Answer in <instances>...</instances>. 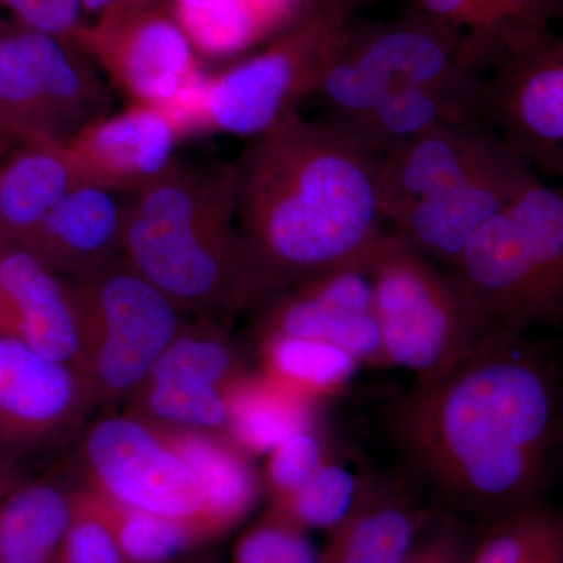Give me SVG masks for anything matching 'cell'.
<instances>
[{
	"label": "cell",
	"mask_w": 563,
	"mask_h": 563,
	"mask_svg": "<svg viewBox=\"0 0 563 563\" xmlns=\"http://www.w3.org/2000/svg\"><path fill=\"white\" fill-rule=\"evenodd\" d=\"M79 487L46 477L7 492L0 498V563H57Z\"/></svg>",
	"instance_id": "cb8c5ba5"
},
{
	"label": "cell",
	"mask_w": 563,
	"mask_h": 563,
	"mask_svg": "<svg viewBox=\"0 0 563 563\" xmlns=\"http://www.w3.org/2000/svg\"><path fill=\"white\" fill-rule=\"evenodd\" d=\"M331 461L328 443L313 426L285 440L268 454L266 463L263 485L272 503L298 490Z\"/></svg>",
	"instance_id": "d6a6232c"
},
{
	"label": "cell",
	"mask_w": 563,
	"mask_h": 563,
	"mask_svg": "<svg viewBox=\"0 0 563 563\" xmlns=\"http://www.w3.org/2000/svg\"><path fill=\"white\" fill-rule=\"evenodd\" d=\"M363 477L342 463L328 462L298 490L272 503L269 514L302 529L336 528L357 501Z\"/></svg>",
	"instance_id": "1f68e13d"
},
{
	"label": "cell",
	"mask_w": 563,
	"mask_h": 563,
	"mask_svg": "<svg viewBox=\"0 0 563 563\" xmlns=\"http://www.w3.org/2000/svg\"><path fill=\"white\" fill-rule=\"evenodd\" d=\"M81 485L111 503L203 528L198 477L161 429L132 413L109 415L84 428L77 448Z\"/></svg>",
	"instance_id": "30bf717a"
},
{
	"label": "cell",
	"mask_w": 563,
	"mask_h": 563,
	"mask_svg": "<svg viewBox=\"0 0 563 563\" xmlns=\"http://www.w3.org/2000/svg\"><path fill=\"white\" fill-rule=\"evenodd\" d=\"M479 79L484 124L540 177L563 181V32L507 52Z\"/></svg>",
	"instance_id": "8fae6325"
},
{
	"label": "cell",
	"mask_w": 563,
	"mask_h": 563,
	"mask_svg": "<svg viewBox=\"0 0 563 563\" xmlns=\"http://www.w3.org/2000/svg\"><path fill=\"white\" fill-rule=\"evenodd\" d=\"M121 255L184 314L220 321L257 303L236 233L231 163L176 162L133 195Z\"/></svg>",
	"instance_id": "3957f363"
},
{
	"label": "cell",
	"mask_w": 563,
	"mask_h": 563,
	"mask_svg": "<svg viewBox=\"0 0 563 563\" xmlns=\"http://www.w3.org/2000/svg\"><path fill=\"white\" fill-rule=\"evenodd\" d=\"M380 157L331 122L292 113L252 136L235 168V224L257 303L373 257L387 229Z\"/></svg>",
	"instance_id": "7a4b0ae2"
},
{
	"label": "cell",
	"mask_w": 563,
	"mask_h": 563,
	"mask_svg": "<svg viewBox=\"0 0 563 563\" xmlns=\"http://www.w3.org/2000/svg\"><path fill=\"white\" fill-rule=\"evenodd\" d=\"M91 493L98 498L125 563H172L207 540L187 521L131 509Z\"/></svg>",
	"instance_id": "f546056e"
},
{
	"label": "cell",
	"mask_w": 563,
	"mask_h": 563,
	"mask_svg": "<svg viewBox=\"0 0 563 563\" xmlns=\"http://www.w3.org/2000/svg\"><path fill=\"white\" fill-rule=\"evenodd\" d=\"M57 563H125L98 498L81 484Z\"/></svg>",
	"instance_id": "e575fe53"
},
{
	"label": "cell",
	"mask_w": 563,
	"mask_h": 563,
	"mask_svg": "<svg viewBox=\"0 0 563 563\" xmlns=\"http://www.w3.org/2000/svg\"><path fill=\"white\" fill-rule=\"evenodd\" d=\"M96 406L128 399L185 325V314L122 255L66 277Z\"/></svg>",
	"instance_id": "8992f818"
},
{
	"label": "cell",
	"mask_w": 563,
	"mask_h": 563,
	"mask_svg": "<svg viewBox=\"0 0 563 563\" xmlns=\"http://www.w3.org/2000/svg\"><path fill=\"white\" fill-rule=\"evenodd\" d=\"M92 185L70 188L24 243L63 277L99 268L121 255L129 201Z\"/></svg>",
	"instance_id": "d6986e66"
},
{
	"label": "cell",
	"mask_w": 563,
	"mask_h": 563,
	"mask_svg": "<svg viewBox=\"0 0 563 563\" xmlns=\"http://www.w3.org/2000/svg\"><path fill=\"white\" fill-rule=\"evenodd\" d=\"M484 0H417L418 13L448 22L459 29L476 27Z\"/></svg>",
	"instance_id": "74e56055"
},
{
	"label": "cell",
	"mask_w": 563,
	"mask_h": 563,
	"mask_svg": "<svg viewBox=\"0 0 563 563\" xmlns=\"http://www.w3.org/2000/svg\"><path fill=\"white\" fill-rule=\"evenodd\" d=\"M174 7L181 9H198V7L207 5L211 0H173Z\"/></svg>",
	"instance_id": "ab89813d"
},
{
	"label": "cell",
	"mask_w": 563,
	"mask_h": 563,
	"mask_svg": "<svg viewBox=\"0 0 563 563\" xmlns=\"http://www.w3.org/2000/svg\"><path fill=\"white\" fill-rule=\"evenodd\" d=\"M388 426L410 476L479 523L540 501L562 470L563 355L533 332H485L415 380Z\"/></svg>",
	"instance_id": "6da1fadb"
},
{
	"label": "cell",
	"mask_w": 563,
	"mask_h": 563,
	"mask_svg": "<svg viewBox=\"0 0 563 563\" xmlns=\"http://www.w3.org/2000/svg\"><path fill=\"white\" fill-rule=\"evenodd\" d=\"M462 29L415 11L404 20L344 29L317 98L331 124L346 128L399 92L472 76L462 65Z\"/></svg>",
	"instance_id": "52a82bcc"
},
{
	"label": "cell",
	"mask_w": 563,
	"mask_h": 563,
	"mask_svg": "<svg viewBox=\"0 0 563 563\" xmlns=\"http://www.w3.org/2000/svg\"><path fill=\"white\" fill-rule=\"evenodd\" d=\"M158 429L198 477L206 501L203 528L209 539L231 531L251 512L261 490L250 454L225 433Z\"/></svg>",
	"instance_id": "603a6c76"
},
{
	"label": "cell",
	"mask_w": 563,
	"mask_h": 563,
	"mask_svg": "<svg viewBox=\"0 0 563 563\" xmlns=\"http://www.w3.org/2000/svg\"><path fill=\"white\" fill-rule=\"evenodd\" d=\"M510 151L484 122L440 125L410 140L380 157L377 195L385 222L391 225L417 203L451 190Z\"/></svg>",
	"instance_id": "2e32d148"
},
{
	"label": "cell",
	"mask_w": 563,
	"mask_h": 563,
	"mask_svg": "<svg viewBox=\"0 0 563 563\" xmlns=\"http://www.w3.org/2000/svg\"><path fill=\"white\" fill-rule=\"evenodd\" d=\"M129 413L168 429L228 433V391L191 380H143L129 396Z\"/></svg>",
	"instance_id": "f1b7e54d"
},
{
	"label": "cell",
	"mask_w": 563,
	"mask_h": 563,
	"mask_svg": "<svg viewBox=\"0 0 563 563\" xmlns=\"http://www.w3.org/2000/svg\"><path fill=\"white\" fill-rule=\"evenodd\" d=\"M177 141L161 110L133 103L124 113L85 125L66 146L80 184L136 195L176 163Z\"/></svg>",
	"instance_id": "e0dca14e"
},
{
	"label": "cell",
	"mask_w": 563,
	"mask_h": 563,
	"mask_svg": "<svg viewBox=\"0 0 563 563\" xmlns=\"http://www.w3.org/2000/svg\"><path fill=\"white\" fill-rule=\"evenodd\" d=\"M450 273L485 332H563V181L532 185L476 232Z\"/></svg>",
	"instance_id": "277c9868"
},
{
	"label": "cell",
	"mask_w": 563,
	"mask_h": 563,
	"mask_svg": "<svg viewBox=\"0 0 563 563\" xmlns=\"http://www.w3.org/2000/svg\"><path fill=\"white\" fill-rule=\"evenodd\" d=\"M0 332L80 368L79 322L68 280L22 246H0Z\"/></svg>",
	"instance_id": "ac0fdd59"
},
{
	"label": "cell",
	"mask_w": 563,
	"mask_h": 563,
	"mask_svg": "<svg viewBox=\"0 0 563 563\" xmlns=\"http://www.w3.org/2000/svg\"><path fill=\"white\" fill-rule=\"evenodd\" d=\"M66 144H22L0 165V246H24L58 201L79 185Z\"/></svg>",
	"instance_id": "7402d4cb"
},
{
	"label": "cell",
	"mask_w": 563,
	"mask_h": 563,
	"mask_svg": "<svg viewBox=\"0 0 563 563\" xmlns=\"http://www.w3.org/2000/svg\"><path fill=\"white\" fill-rule=\"evenodd\" d=\"M561 474H563V459H562V470H561Z\"/></svg>",
	"instance_id": "60d3db41"
},
{
	"label": "cell",
	"mask_w": 563,
	"mask_h": 563,
	"mask_svg": "<svg viewBox=\"0 0 563 563\" xmlns=\"http://www.w3.org/2000/svg\"><path fill=\"white\" fill-rule=\"evenodd\" d=\"M374 312L385 366L431 379L483 339V322L453 274L387 229L372 263Z\"/></svg>",
	"instance_id": "5b68a950"
},
{
	"label": "cell",
	"mask_w": 563,
	"mask_h": 563,
	"mask_svg": "<svg viewBox=\"0 0 563 563\" xmlns=\"http://www.w3.org/2000/svg\"><path fill=\"white\" fill-rule=\"evenodd\" d=\"M0 32H2V29H0Z\"/></svg>",
	"instance_id": "b9f144b4"
},
{
	"label": "cell",
	"mask_w": 563,
	"mask_h": 563,
	"mask_svg": "<svg viewBox=\"0 0 563 563\" xmlns=\"http://www.w3.org/2000/svg\"><path fill=\"white\" fill-rule=\"evenodd\" d=\"M132 2H139V0H80L81 10L99 14V16L106 13V11L128 5V3Z\"/></svg>",
	"instance_id": "f35d334b"
},
{
	"label": "cell",
	"mask_w": 563,
	"mask_h": 563,
	"mask_svg": "<svg viewBox=\"0 0 563 563\" xmlns=\"http://www.w3.org/2000/svg\"><path fill=\"white\" fill-rule=\"evenodd\" d=\"M429 520L406 484L363 477L357 501L332 529L320 563H404Z\"/></svg>",
	"instance_id": "ffe728a7"
},
{
	"label": "cell",
	"mask_w": 563,
	"mask_h": 563,
	"mask_svg": "<svg viewBox=\"0 0 563 563\" xmlns=\"http://www.w3.org/2000/svg\"><path fill=\"white\" fill-rule=\"evenodd\" d=\"M109 106L106 85L69 41L21 24L0 32V150L68 144Z\"/></svg>",
	"instance_id": "ba28073f"
},
{
	"label": "cell",
	"mask_w": 563,
	"mask_h": 563,
	"mask_svg": "<svg viewBox=\"0 0 563 563\" xmlns=\"http://www.w3.org/2000/svg\"><path fill=\"white\" fill-rule=\"evenodd\" d=\"M95 407L79 369L0 332V450L10 454L69 439Z\"/></svg>",
	"instance_id": "4fadbf2b"
},
{
	"label": "cell",
	"mask_w": 563,
	"mask_h": 563,
	"mask_svg": "<svg viewBox=\"0 0 563 563\" xmlns=\"http://www.w3.org/2000/svg\"><path fill=\"white\" fill-rule=\"evenodd\" d=\"M470 563H563V506L544 498L483 521Z\"/></svg>",
	"instance_id": "484cf974"
},
{
	"label": "cell",
	"mask_w": 563,
	"mask_h": 563,
	"mask_svg": "<svg viewBox=\"0 0 563 563\" xmlns=\"http://www.w3.org/2000/svg\"><path fill=\"white\" fill-rule=\"evenodd\" d=\"M173 14L191 46L213 57L247 49L277 29L250 0H211L198 9L173 7Z\"/></svg>",
	"instance_id": "4dcf8cb0"
},
{
	"label": "cell",
	"mask_w": 563,
	"mask_h": 563,
	"mask_svg": "<svg viewBox=\"0 0 563 563\" xmlns=\"http://www.w3.org/2000/svg\"><path fill=\"white\" fill-rule=\"evenodd\" d=\"M369 263L372 258L263 299L258 303L257 339L282 335L318 340L350 352L361 365L383 368Z\"/></svg>",
	"instance_id": "5bb4252c"
},
{
	"label": "cell",
	"mask_w": 563,
	"mask_h": 563,
	"mask_svg": "<svg viewBox=\"0 0 563 563\" xmlns=\"http://www.w3.org/2000/svg\"><path fill=\"white\" fill-rule=\"evenodd\" d=\"M320 558L306 529L268 512L243 533L232 563H320Z\"/></svg>",
	"instance_id": "836d02e7"
},
{
	"label": "cell",
	"mask_w": 563,
	"mask_h": 563,
	"mask_svg": "<svg viewBox=\"0 0 563 563\" xmlns=\"http://www.w3.org/2000/svg\"><path fill=\"white\" fill-rule=\"evenodd\" d=\"M346 11L340 0H329L262 54L210 77L211 129L252 139L298 113L303 99L317 96L346 29Z\"/></svg>",
	"instance_id": "9c48e42d"
},
{
	"label": "cell",
	"mask_w": 563,
	"mask_h": 563,
	"mask_svg": "<svg viewBox=\"0 0 563 563\" xmlns=\"http://www.w3.org/2000/svg\"><path fill=\"white\" fill-rule=\"evenodd\" d=\"M257 343L263 376L312 404L339 393L361 365L350 352L318 340L272 335Z\"/></svg>",
	"instance_id": "4316f807"
},
{
	"label": "cell",
	"mask_w": 563,
	"mask_h": 563,
	"mask_svg": "<svg viewBox=\"0 0 563 563\" xmlns=\"http://www.w3.org/2000/svg\"><path fill=\"white\" fill-rule=\"evenodd\" d=\"M21 25L69 41L80 29V0H0Z\"/></svg>",
	"instance_id": "8d00e7d4"
},
{
	"label": "cell",
	"mask_w": 563,
	"mask_h": 563,
	"mask_svg": "<svg viewBox=\"0 0 563 563\" xmlns=\"http://www.w3.org/2000/svg\"><path fill=\"white\" fill-rule=\"evenodd\" d=\"M74 41L91 52L133 103L161 109L201 73L190 40L158 0L106 11Z\"/></svg>",
	"instance_id": "7c38bea8"
},
{
	"label": "cell",
	"mask_w": 563,
	"mask_h": 563,
	"mask_svg": "<svg viewBox=\"0 0 563 563\" xmlns=\"http://www.w3.org/2000/svg\"><path fill=\"white\" fill-rule=\"evenodd\" d=\"M461 122H484L481 79L474 74L442 87L399 92L362 120L340 129L384 157L422 133Z\"/></svg>",
	"instance_id": "44dd1931"
},
{
	"label": "cell",
	"mask_w": 563,
	"mask_h": 563,
	"mask_svg": "<svg viewBox=\"0 0 563 563\" xmlns=\"http://www.w3.org/2000/svg\"><path fill=\"white\" fill-rule=\"evenodd\" d=\"M472 542L461 521L431 517L404 563H470Z\"/></svg>",
	"instance_id": "d590c367"
},
{
	"label": "cell",
	"mask_w": 563,
	"mask_h": 563,
	"mask_svg": "<svg viewBox=\"0 0 563 563\" xmlns=\"http://www.w3.org/2000/svg\"><path fill=\"white\" fill-rule=\"evenodd\" d=\"M250 374L243 352L220 322L199 318L188 324L152 366L146 379L191 380L228 391L233 384ZM144 379V380H146Z\"/></svg>",
	"instance_id": "83f0119b"
},
{
	"label": "cell",
	"mask_w": 563,
	"mask_h": 563,
	"mask_svg": "<svg viewBox=\"0 0 563 563\" xmlns=\"http://www.w3.org/2000/svg\"><path fill=\"white\" fill-rule=\"evenodd\" d=\"M540 180L510 151L451 190L417 203L390 229L428 261L451 272L476 232Z\"/></svg>",
	"instance_id": "9a60e30c"
},
{
	"label": "cell",
	"mask_w": 563,
	"mask_h": 563,
	"mask_svg": "<svg viewBox=\"0 0 563 563\" xmlns=\"http://www.w3.org/2000/svg\"><path fill=\"white\" fill-rule=\"evenodd\" d=\"M225 435L246 454H269L295 433L313 426V404L263 374H246L228 390Z\"/></svg>",
	"instance_id": "d4e9b609"
}]
</instances>
